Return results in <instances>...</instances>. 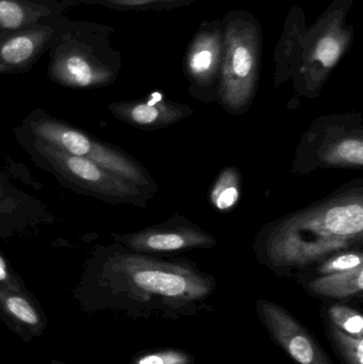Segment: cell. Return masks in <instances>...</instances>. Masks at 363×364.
Listing matches in <instances>:
<instances>
[{
  "label": "cell",
  "instance_id": "cell-1",
  "mask_svg": "<svg viewBox=\"0 0 363 364\" xmlns=\"http://www.w3.org/2000/svg\"><path fill=\"white\" fill-rule=\"evenodd\" d=\"M363 248V181L264 225L254 239L260 264L281 277H298L332 255Z\"/></svg>",
  "mask_w": 363,
  "mask_h": 364
},
{
  "label": "cell",
  "instance_id": "cell-2",
  "mask_svg": "<svg viewBox=\"0 0 363 364\" xmlns=\"http://www.w3.org/2000/svg\"><path fill=\"white\" fill-rule=\"evenodd\" d=\"M215 287V278L191 261L130 255L119 259L107 299L91 312L111 309L132 318L196 316L209 309Z\"/></svg>",
  "mask_w": 363,
  "mask_h": 364
},
{
  "label": "cell",
  "instance_id": "cell-3",
  "mask_svg": "<svg viewBox=\"0 0 363 364\" xmlns=\"http://www.w3.org/2000/svg\"><path fill=\"white\" fill-rule=\"evenodd\" d=\"M363 166V117L352 111L318 117L296 146L291 172L307 176L319 170Z\"/></svg>",
  "mask_w": 363,
  "mask_h": 364
},
{
  "label": "cell",
  "instance_id": "cell-4",
  "mask_svg": "<svg viewBox=\"0 0 363 364\" xmlns=\"http://www.w3.org/2000/svg\"><path fill=\"white\" fill-rule=\"evenodd\" d=\"M256 310L273 341L298 364H335L315 336L287 309L259 299Z\"/></svg>",
  "mask_w": 363,
  "mask_h": 364
},
{
  "label": "cell",
  "instance_id": "cell-5",
  "mask_svg": "<svg viewBox=\"0 0 363 364\" xmlns=\"http://www.w3.org/2000/svg\"><path fill=\"white\" fill-rule=\"evenodd\" d=\"M258 57L249 43L234 40L226 49L220 76L217 100L227 112H246L255 97Z\"/></svg>",
  "mask_w": 363,
  "mask_h": 364
},
{
  "label": "cell",
  "instance_id": "cell-6",
  "mask_svg": "<svg viewBox=\"0 0 363 364\" xmlns=\"http://www.w3.org/2000/svg\"><path fill=\"white\" fill-rule=\"evenodd\" d=\"M126 242L132 250L145 254H178L209 250L217 245V240L211 233L180 214L134 233L126 237Z\"/></svg>",
  "mask_w": 363,
  "mask_h": 364
},
{
  "label": "cell",
  "instance_id": "cell-7",
  "mask_svg": "<svg viewBox=\"0 0 363 364\" xmlns=\"http://www.w3.org/2000/svg\"><path fill=\"white\" fill-rule=\"evenodd\" d=\"M58 46L51 70L60 80L75 87H87L110 78V72L78 43L66 41Z\"/></svg>",
  "mask_w": 363,
  "mask_h": 364
},
{
  "label": "cell",
  "instance_id": "cell-8",
  "mask_svg": "<svg viewBox=\"0 0 363 364\" xmlns=\"http://www.w3.org/2000/svg\"><path fill=\"white\" fill-rule=\"evenodd\" d=\"M0 320L25 342L42 337L47 328L46 316L25 293L2 288Z\"/></svg>",
  "mask_w": 363,
  "mask_h": 364
},
{
  "label": "cell",
  "instance_id": "cell-9",
  "mask_svg": "<svg viewBox=\"0 0 363 364\" xmlns=\"http://www.w3.org/2000/svg\"><path fill=\"white\" fill-rule=\"evenodd\" d=\"M55 29L50 25H38L17 31L0 33V65L21 68L36 60L51 43Z\"/></svg>",
  "mask_w": 363,
  "mask_h": 364
},
{
  "label": "cell",
  "instance_id": "cell-10",
  "mask_svg": "<svg viewBox=\"0 0 363 364\" xmlns=\"http://www.w3.org/2000/svg\"><path fill=\"white\" fill-rule=\"evenodd\" d=\"M121 117L140 127L159 129L178 123L194 113L187 105L166 100L161 93L155 92L143 102H132L119 107Z\"/></svg>",
  "mask_w": 363,
  "mask_h": 364
},
{
  "label": "cell",
  "instance_id": "cell-11",
  "mask_svg": "<svg viewBox=\"0 0 363 364\" xmlns=\"http://www.w3.org/2000/svg\"><path fill=\"white\" fill-rule=\"evenodd\" d=\"M300 278L305 289L315 296L347 301L363 292V267L341 273Z\"/></svg>",
  "mask_w": 363,
  "mask_h": 364
},
{
  "label": "cell",
  "instance_id": "cell-12",
  "mask_svg": "<svg viewBox=\"0 0 363 364\" xmlns=\"http://www.w3.org/2000/svg\"><path fill=\"white\" fill-rule=\"evenodd\" d=\"M53 12V6L36 0H0V33L43 25Z\"/></svg>",
  "mask_w": 363,
  "mask_h": 364
},
{
  "label": "cell",
  "instance_id": "cell-13",
  "mask_svg": "<svg viewBox=\"0 0 363 364\" xmlns=\"http://www.w3.org/2000/svg\"><path fill=\"white\" fill-rule=\"evenodd\" d=\"M241 186L242 177L238 168L232 166H226L211 188L209 201L219 211H229L240 199Z\"/></svg>",
  "mask_w": 363,
  "mask_h": 364
},
{
  "label": "cell",
  "instance_id": "cell-14",
  "mask_svg": "<svg viewBox=\"0 0 363 364\" xmlns=\"http://www.w3.org/2000/svg\"><path fill=\"white\" fill-rule=\"evenodd\" d=\"M363 267V248L362 250H347L332 255L321 262L311 267L298 277L323 276L328 274L341 273L352 271Z\"/></svg>",
  "mask_w": 363,
  "mask_h": 364
},
{
  "label": "cell",
  "instance_id": "cell-15",
  "mask_svg": "<svg viewBox=\"0 0 363 364\" xmlns=\"http://www.w3.org/2000/svg\"><path fill=\"white\" fill-rule=\"evenodd\" d=\"M326 335L345 364H363V338L354 337L335 326L325 323Z\"/></svg>",
  "mask_w": 363,
  "mask_h": 364
},
{
  "label": "cell",
  "instance_id": "cell-16",
  "mask_svg": "<svg viewBox=\"0 0 363 364\" xmlns=\"http://www.w3.org/2000/svg\"><path fill=\"white\" fill-rule=\"evenodd\" d=\"M330 322L354 337L363 338V318L360 312L342 305L332 304L327 308Z\"/></svg>",
  "mask_w": 363,
  "mask_h": 364
},
{
  "label": "cell",
  "instance_id": "cell-17",
  "mask_svg": "<svg viewBox=\"0 0 363 364\" xmlns=\"http://www.w3.org/2000/svg\"><path fill=\"white\" fill-rule=\"evenodd\" d=\"M46 134L47 138L53 139L51 141L61 145L62 149H65L72 156L85 157L89 155L93 149L91 141L85 134L75 130H53L46 132Z\"/></svg>",
  "mask_w": 363,
  "mask_h": 364
},
{
  "label": "cell",
  "instance_id": "cell-18",
  "mask_svg": "<svg viewBox=\"0 0 363 364\" xmlns=\"http://www.w3.org/2000/svg\"><path fill=\"white\" fill-rule=\"evenodd\" d=\"M194 357L179 350H153L136 356L130 364H194Z\"/></svg>",
  "mask_w": 363,
  "mask_h": 364
},
{
  "label": "cell",
  "instance_id": "cell-19",
  "mask_svg": "<svg viewBox=\"0 0 363 364\" xmlns=\"http://www.w3.org/2000/svg\"><path fill=\"white\" fill-rule=\"evenodd\" d=\"M0 288L15 291V292H23L21 282L13 277L12 274L8 271V267L1 257H0Z\"/></svg>",
  "mask_w": 363,
  "mask_h": 364
},
{
  "label": "cell",
  "instance_id": "cell-20",
  "mask_svg": "<svg viewBox=\"0 0 363 364\" xmlns=\"http://www.w3.org/2000/svg\"><path fill=\"white\" fill-rule=\"evenodd\" d=\"M112 6H138V4H145L148 0H104Z\"/></svg>",
  "mask_w": 363,
  "mask_h": 364
},
{
  "label": "cell",
  "instance_id": "cell-21",
  "mask_svg": "<svg viewBox=\"0 0 363 364\" xmlns=\"http://www.w3.org/2000/svg\"><path fill=\"white\" fill-rule=\"evenodd\" d=\"M50 364H67L62 363V361L57 360V359H53V360L50 361Z\"/></svg>",
  "mask_w": 363,
  "mask_h": 364
},
{
  "label": "cell",
  "instance_id": "cell-22",
  "mask_svg": "<svg viewBox=\"0 0 363 364\" xmlns=\"http://www.w3.org/2000/svg\"><path fill=\"white\" fill-rule=\"evenodd\" d=\"M4 66H2V65H0V70H4Z\"/></svg>",
  "mask_w": 363,
  "mask_h": 364
}]
</instances>
